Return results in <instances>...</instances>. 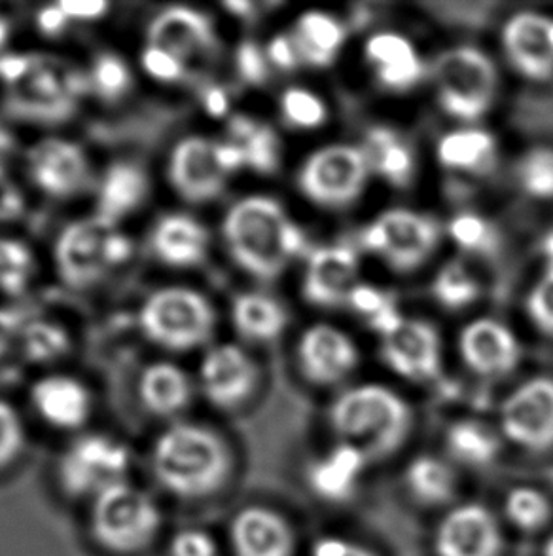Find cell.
<instances>
[{"instance_id":"6da1fadb","label":"cell","mask_w":553,"mask_h":556,"mask_svg":"<svg viewBox=\"0 0 553 556\" xmlns=\"http://www.w3.org/2000/svg\"><path fill=\"white\" fill-rule=\"evenodd\" d=\"M152 473L180 500L209 497L232 473V454L220 437L195 424H175L157 437Z\"/></svg>"},{"instance_id":"7a4b0ae2","label":"cell","mask_w":553,"mask_h":556,"mask_svg":"<svg viewBox=\"0 0 553 556\" xmlns=\"http://www.w3.org/2000/svg\"><path fill=\"white\" fill-rule=\"evenodd\" d=\"M224 238L241 268L260 279L276 278L307 248L304 230L266 195H250L228 211Z\"/></svg>"},{"instance_id":"3957f363","label":"cell","mask_w":553,"mask_h":556,"mask_svg":"<svg viewBox=\"0 0 553 556\" xmlns=\"http://www.w3.org/2000/svg\"><path fill=\"white\" fill-rule=\"evenodd\" d=\"M330 426L339 443L351 444L375 462L402 448L412 429V408L389 388L364 383L334 401Z\"/></svg>"},{"instance_id":"277c9868","label":"cell","mask_w":553,"mask_h":556,"mask_svg":"<svg viewBox=\"0 0 553 556\" xmlns=\"http://www.w3.org/2000/svg\"><path fill=\"white\" fill-rule=\"evenodd\" d=\"M0 80L7 84L8 113L35 124L68 121L86 88L80 73L46 55L2 58Z\"/></svg>"},{"instance_id":"5b68a950","label":"cell","mask_w":553,"mask_h":556,"mask_svg":"<svg viewBox=\"0 0 553 556\" xmlns=\"http://www.w3.org/2000/svg\"><path fill=\"white\" fill-rule=\"evenodd\" d=\"M93 540L114 555H136L154 542L162 527L156 502L129 482L106 490L91 502Z\"/></svg>"},{"instance_id":"8992f818","label":"cell","mask_w":553,"mask_h":556,"mask_svg":"<svg viewBox=\"0 0 553 556\" xmlns=\"http://www.w3.org/2000/svg\"><path fill=\"white\" fill-rule=\"evenodd\" d=\"M129 255L131 241L99 215L68 225L55 245L61 278L78 289L95 283L111 268L126 263Z\"/></svg>"},{"instance_id":"52a82bcc","label":"cell","mask_w":553,"mask_h":556,"mask_svg":"<svg viewBox=\"0 0 553 556\" xmlns=\"http://www.w3.org/2000/svg\"><path fill=\"white\" fill-rule=\"evenodd\" d=\"M434 83L441 109L449 116L476 122L493 103L497 68L478 48L459 46L436 60Z\"/></svg>"},{"instance_id":"ba28073f","label":"cell","mask_w":553,"mask_h":556,"mask_svg":"<svg viewBox=\"0 0 553 556\" xmlns=\"http://www.w3.org/2000/svg\"><path fill=\"white\" fill-rule=\"evenodd\" d=\"M146 337L169 350H192L202 346L215 329V309L195 291L169 287L152 294L141 312Z\"/></svg>"},{"instance_id":"9c48e42d","label":"cell","mask_w":553,"mask_h":556,"mask_svg":"<svg viewBox=\"0 0 553 556\" xmlns=\"http://www.w3.org/2000/svg\"><path fill=\"white\" fill-rule=\"evenodd\" d=\"M131 454L126 444L106 435H83L63 452L57 479L65 494L73 497L101 496L126 481Z\"/></svg>"},{"instance_id":"30bf717a","label":"cell","mask_w":553,"mask_h":556,"mask_svg":"<svg viewBox=\"0 0 553 556\" xmlns=\"http://www.w3.org/2000/svg\"><path fill=\"white\" fill-rule=\"evenodd\" d=\"M370 172L372 167L362 149L330 144L307 159L298 182L307 200L324 207H344L362 194Z\"/></svg>"},{"instance_id":"8fae6325","label":"cell","mask_w":553,"mask_h":556,"mask_svg":"<svg viewBox=\"0 0 553 556\" xmlns=\"http://www.w3.org/2000/svg\"><path fill=\"white\" fill-rule=\"evenodd\" d=\"M440 230L433 218L410 210L385 211L362 233L364 248L382 255L400 271H410L426 263L438 248Z\"/></svg>"},{"instance_id":"7c38bea8","label":"cell","mask_w":553,"mask_h":556,"mask_svg":"<svg viewBox=\"0 0 553 556\" xmlns=\"http://www.w3.org/2000/svg\"><path fill=\"white\" fill-rule=\"evenodd\" d=\"M501 431L510 443L524 451H552V378H532L510 393L501 406Z\"/></svg>"},{"instance_id":"4fadbf2b","label":"cell","mask_w":553,"mask_h":556,"mask_svg":"<svg viewBox=\"0 0 553 556\" xmlns=\"http://www.w3.org/2000/svg\"><path fill=\"white\" fill-rule=\"evenodd\" d=\"M502 530L493 513L481 504L449 509L434 534L436 556H501Z\"/></svg>"},{"instance_id":"5bb4252c","label":"cell","mask_w":553,"mask_h":556,"mask_svg":"<svg viewBox=\"0 0 553 556\" xmlns=\"http://www.w3.org/2000/svg\"><path fill=\"white\" fill-rule=\"evenodd\" d=\"M383 357L390 369L413 382L440 375V337L433 325L419 319H400L383 334Z\"/></svg>"},{"instance_id":"9a60e30c","label":"cell","mask_w":553,"mask_h":556,"mask_svg":"<svg viewBox=\"0 0 553 556\" xmlns=\"http://www.w3.org/2000/svg\"><path fill=\"white\" fill-rule=\"evenodd\" d=\"M169 177L175 190L188 202H209L217 198L224 190L228 177L218 143L203 137L184 139L172 151Z\"/></svg>"},{"instance_id":"2e32d148","label":"cell","mask_w":553,"mask_h":556,"mask_svg":"<svg viewBox=\"0 0 553 556\" xmlns=\"http://www.w3.org/2000/svg\"><path fill=\"white\" fill-rule=\"evenodd\" d=\"M359 258L347 245L314 249L307 258L304 294L314 306L332 308L347 304L357 283Z\"/></svg>"},{"instance_id":"e0dca14e","label":"cell","mask_w":553,"mask_h":556,"mask_svg":"<svg viewBox=\"0 0 553 556\" xmlns=\"http://www.w3.org/2000/svg\"><path fill=\"white\" fill-rule=\"evenodd\" d=\"M29 174L46 194L68 198L88 185L90 164L78 144L46 139L30 149Z\"/></svg>"},{"instance_id":"ac0fdd59","label":"cell","mask_w":553,"mask_h":556,"mask_svg":"<svg viewBox=\"0 0 553 556\" xmlns=\"http://www.w3.org/2000/svg\"><path fill=\"white\" fill-rule=\"evenodd\" d=\"M502 45L512 65L532 80L553 75V20L535 12H519L502 30Z\"/></svg>"},{"instance_id":"d6986e66","label":"cell","mask_w":553,"mask_h":556,"mask_svg":"<svg viewBox=\"0 0 553 556\" xmlns=\"http://www.w3.org/2000/svg\"><path fill=\"white\" fill-rule=\"evenodd\" d=\"M258 370L241 348H213L202 365V383L210 403L220 408H237L255 391Z\"/></svg>"},{"instance_id":"ffe728a7","label":"cell","mask_w":553,"mask_h":556,"mask_svg":"<svg viewBox=\"0 0 553 556\" xmlns=\"http://www.w3.org/2000/svg\"><path fill=\"white\" fill-rule=\"evenodd\" d=\"M298 359L309 382L329 386L357 367L359 354L344 331L332 325H314L299 340Z\"/></svg>"},{"instance_id":"44dd1931","label":"cell","mask_w":553,"mask_h":556,"mask_svg":"<svg viewBox=\"0 0 553 556\" xmlns=\"http://www.w3.org/2000/svg\"><path fill=\"white\" fill-rule=\"evenodd\" d=\"M230 542L235 556H294L296 553L291 522L260 505L245 507L233 517Z\"/></svg>"},{"instance_id":"7402d4cb","label":"cell","mask_w":553,"mask_h":556,"mask_svg":"<svg viewBox=\"0 0 553 556\" xmlns=\"http://www.w3.org/2000/svg\"><path fill=\"white\" fill-rule=\"evenodd\" d=\"M150 46L171 53L187 63L209 52L217 45L215 27L207 15L194 8L172 7L150 23Z\"/></svg>"},{"instance_id":"603a6c76","label":"cell","mask_w":553,"mask_h":556,"mask_svg":"<svg viewBox=\"0 0 553 556\" xmlns=\"http://www.w3.org/2000/svg\"><path fill=\"white\" fill-rule=\"evenodd\" d=\"M461 355L476 375L504 376L516 369L522 350L514 332L494 319H478L461 332Z\"/></svg>"},{"instance_id":"cb8c5ba5","label":"cell","mask_w":553,"mask_h":556,"mask_svg":"<svg viewBox=\"0 0 553 556\" xmlns=\"http://www.w3.org/2000/svg\"><path fill=\"white\" fill-rule=\"evenodd\" d=\"M368 464L362 452L351 444L339 443L322 458L314 459L307 469V482L317 496L342 504L357 494Z\"/></svg>"},{"instance_id":"d4e9b609","label":"cell","mask_w":553,"mask_h":556,"mask_svg":"<svg viewBox=\"0 0 553 556\" xmlns=\"http://www.w3.org/2000/svg\"><path fill=\"white\" fill-rule=\"evenodd\" d=\"M366 60L389 90L413 88L423 76V61L412 42L398 33H377L366 42Z\"/></svg>"},{"instance_id":"484cf974","label":"cell","mask_w":553,"mask_h":556,"mask_svg":"<svg viewBox=\"0 0 553 556\" xmlns=\"http://www.w3.org/2000/svg\"><path fill=\"white\" fill-rule=\"evenodd\" d=\"M33 405L50 426L76 429L90 418V393L67 376H50L33 388Z\"/></svg>"},{"instance_id":"4316f807","label":"cell","mask_w":553,"mask_h":556,"mask_svg":"<svg viewBox=\"0 0 553 556\" xmlns=\"http://www.w3.org/2000/svg\"><path fill=\"white\" fill-rule=\"evenodd\" d=\"M156 255L169 266H195L209 248V236L197 220L187 215L162 218L154 232Z\"/></svg>"},{"instance_id":"83f0119b","label":"cell","mask_w":553,"mask_h":556,"mask_svg":"<svg viewBox=\"0 0 553 556\" xmlns=\"http://www.w3.org/2000/svg\"><path fill=\"white\" fill-rule=\"evenodd\" d=\"M292 40L299 61L313 67H326L344 48L345 29L334 15L311 10L299 17Z\"/></svg>"},{"instance_id":"f1b7e54d","label":"cell","mask_w":553,"mask_h":556,"mask_svg":"<svg viewBox=\"0 0 553 556\" xmlns=\"http://www.w3.org/2000/svg\"><path fill=\"white\" fill-rule=\"evenodd\" d=\"M149 194V179L141 167L133 164H114L106 172L99 190V217L118 223L144 202Z\"/></svg>"},{"instance_id":"f546056e","label":"cell","mask_w":553,"mask_h":556,"mask_svg":"<svg viewBox=\"0 0 553 556\" xmlns=\"http://www.w3.org/2000/svg\"><path fill=\"white\" fill-rule=\"evenodd\" d=\"M406 489L417 504L440 507L455 497L456 475L446 459L436 456L413 458L404 473Z\"/></svg>"},{"instance_id":"4dcf8cb0","label":"cell","mask_w":553,"mask_h":556,"mask_svg":"<svg viewBox=\"0 0 553 556\" xmlns=\"http://www.w3.org/2000/svg\"><path fill=\"white\" fill-rule=\"evenodd\" d=\"M192 388L187 375L169 363H156L141 378V399L150 413L172 416L190 403Z\"/></svg>"},{"instance_id":"1f68e13d","label":"cell","mask_w":553,"mask_h":556,"mask_svg":"<svg viewBox=\"0 0 553 556\" xmlns=\"http://www.w3.org/2000/svg\"><path fill=\"white\" fill-rule=\"evenodd\" d=\"M446 448L459 464L484 469L493 466L499 458L501 439L484 421L459 420L446 433Z\"/></svg>"},{"instance_id":"d6a6232c","label":"cell","mask_w":553,"mask_h":556,"mask_svg":"<svg viewBox=\"0 0 553 556\" xmlns=\"http://www.w3.org/2000/svg\"><path fill=\"white\" fill-rule=\"evenodd\" d=\"M372 172L393 185H408L413 175V154L404 141L389 128H374L362 147Z\"/></svg>"},{"instance_id":"836d02e7","label":"cell","mask_w":553,"mask_h":556,"mask_svg":"<svg viewBox=\"0 0 553 556\" xmlns=\"http://www.w3.org/2000/svg\"><path fill=\"white\" fill-rule=\"evenodd\" d=\"M233 324L243 337L266 342L281 334L286 325V314L266 294H241L233 302Z\"/></svg>"},{"instance_id":"e575fe53","label":"cell","mask_w":553,"mask_h":556,"mask_svg":"<svg viewBox=\"0 0 553 556\" xmlns=\"http://www.w3.org/2000/svg\"><path fill=\"white\" fill-rule=\"evenodd\" d=\"M493 136L478 128L449 131L438 143V160L448 169H478L493 159Z\"/></svg>"},{"instance_id":"d590c367","label":"cell","mask_w":553,"mask_h":556,"mask_svg":"<svg viewBox=\"0 0 553 556\" xmlns=\"http://www.w3.org/2000/svg\"><path fill=\"white\" fill-rule=\"evenodd\" d=\"M230 141L245 152L247 166L260 174H271L279 164V141L275 131L250 118H235L230 126Z\"/></svg>"},{"instance_id":"8d00e7d4","label":"cell","mask_w":553,"mask_h":556,"mask_svg":"<svg viewBox=\"0 0 553 556\" xmlns=\"http://www.w3.org/2000/svg\"><path fill=\"white\" fill-rule=\"evenodd\" d=\"M504 515L512 527L525 534L540 532L550 525L553 509L546 494L532 486H516L504 497Z\"/></svg>"},{"instance_id":"74e56055","label":"cell","mask_w":553,"mask_h":556,"mask_svg":"<svg viewBox=\"0 0 553 556\" xmlns=\"http://www.w3.org/2000/svg\"><path fill=\"white\" fill-rule=\"evenodd\" d=\"M434 296L441 306L449 309H461L478 299V279L461 263H451L441 268L434 279Z\"/></svg>"},{"instance_id":"f35d334b","label":"cell","mask_w":553,"mask_h":556,"mask_svg":"<svg viewBox=\"0 0 553 556\" xmlns=\"http://www.w3.org/2000/svg\"><path fill=\"white\" fill-rule=\"evenodd\" d=\"M347 304L355 312L368 317L382 334L389 332L402 319V316L397 312L395 302L390 301L389 294L374 286L359 283L349 294Z\"/></svg>"},{"instance_id":"ab89813d","label":"cell","mask_w":553,"mask_h":556,"mask_svg":"<svg viewBox=\"0 0 553 556\" xmlns=\"http://www.w3.org/2000/svg\"><path fill=\"white\" fill-rule=\"evenodd\" d=\"M33 256L29 249L14 240H0V291L20 294L29 283Z\"/></svg>"},{"instance_id":"60d3db41","label":"cell","mask_w":553,"mask_h":556,"mask_svg":"<svg viewBox=\"0 0 553 556\" xmlns=\"http://www.w3.org/2000/svg\"><path fill=\"white\" fill-rule=\"evenodd\" d=\"M284 121L298 129L319 128L326 121V106L319 96L306 88H291L281 99Z\"/></svg>"},{"instance_id":"b9f144b4","label":"cell","mask_w":553,"mask_h":556,"mask_svg":"<svg viewBox=\"0 0 553 556\" xmlns=\"http://www.w3.org/2000/svg\"><path fill=\"white\" fill-rule=\"evenodd\" d=\"M23 346L33 362H50L67 352L68 339L57 325L35 321L23 331Z\"/></svg>"},{"instance_id":"7bdbcfd3","label":"cell","mask_w":553,"mask_h":556,"mask_svg":"<svg viewBox=\"0 0 553 556\" xmlns=\"http://www.w3.org/2000/svg\"><path fill=\"white\" fill-rule=\"evenodd\" d=\"M91 84L101 98L106 101H116L128 93L131 73L118 55L106 53L95 61L91 71Z\"/></svg>"},{"instance_id":"ee69618b","label":"cell","mask_w":553,"mask_h":556,"mask_svg":"<svg viewBox=\"0 0 553 556\" xmlns=\"http://www.w3.org/2000/svg\"><path fill=\"white\" fill-rule=\"evenodd\" d=\"M519 181L535 198H553V151L537 149L529 152L519 166Z\"/></svg>"},{"instance_id":"f6af8a7d","label":"cell","mask_w":553,"mask_h":556,"mask_svg":"<svg viewBox=\"0 0 553 556\" xmlns=\"http://www.w3.org/2000/svg\"><path fill=\"white\" fill-rule=\"evenodd\" d=\"M449 236L459 248L466 251H487L493 249V226L486 218L474 213H461L449 223Z\"/></svg>"},{"instance_id":"bcb514c9","label":"cell","mask_w":553,"mask_h":556,"mask_svg":"<svg viewBox=\"0 0 553 556\" xmlns=\"http://www.w3.org/2000/svg\"><path fill=\"white\" fill-rule=\"evenodd\" d=\"M25 435L14 408L0 401V469L12 466L22 454Z\"/></svg>"},{"instance_id":"7dc6e473","label":"cell","mask_w":553,"mask_h":556,"mask_svg":"<svg viewBox=\"0 0 553 556\" xmlns=\"http://www.w3.org/2000/svg\"><path fill=\"white\" fill-rule=\"evenodd\" d=\"M527 309L539 329L553 334V266H548L544 278L532 289Z\"/></svg>"},{"instance_id":"c3c4849f","label":"cell","mask_w":553,"mask_h":556,"mask_svg":"<svg viewBox=\"0 0 553 556\" xmlns=\"http://www.w3.org/2000/svg\"><path fill=\"white\" fill-rule=\"evenodd\" d=\"M169 556H218V547L207 532L190 528L172 538Z\"/></svg>"},{"instance_id":"681fc988","label":"cell","mask_w":553,"mask_h":556,"mask_svg":"<svg viewBox=\"0 0 553 556\" xmlns=\"http://www.w3.org/2000/svg\"><path fill=\"white\" fill-rule=\"evenodd\" d=\"M142 65L149 75L162 83H177L184 75V63L172 58L171 53L164 52L159 48L149 46L142 55Z\"/></svg>"},{"instance_id":"f907efd6","label":"cell","mask_w":553,"mask_h":556,"mask_svg":"<svg viewBox=\"0 0 553 556\" xmlns=\"http://www.w3.org/2000/svg\"><path fill=\"white\" fill-rule=\"evenodd\" d=\"M237 68L245 83L262 84L268 78V55L255 42H243L237 50Z\"/></svg>"},{"instance_id":"816d5d0a","label":"cell","mask_w":553,"mask_h":556,"mask_svg":"<svg viewBox=\"0 0 553 556\" xmlns=\"http://www.w3.org/2000/svg\"><path fill=\"white\" fill-rule=\"evenodd\" d=\"M311 556H377L374 551L368 549L366 545L351 542L347 538L337 535H324L317 540L311 549Z\"/></svg>"},{"instance_id":"f5cc1de1","label":"cell","mask_w":553,"mask_h":556,"mask_svg":"<svg viewBox=\"0 0 553 556\" xmlns=\"http://www.w3.org/2000/svg\"><path fill=\"white\" fill-rule=\"evenodd\" d=\"M266 55L275 67L284 68V71H291L299 63L298 50L288 35H276L268 45Z\"/></svg>"},{"instance_id":"db71d44e","label":"cell","mask_w":553,"mask_h":556,"mask_svg":"<svg viewBox=\"0 0 553 556\" xmlns=\"http://www.w3.org/2000/svg\"><path fill=\"white\" fill-rule=\"evenodd\" d=\"M23 198L14 182L8 179L0 167V220L15 218L22 215Z\"/></svg>"},{"instance_id":"11a10c76","label":"cell","mask_w":553,"mask_h":556,"mask_svg":"<svg viewBox=\"0 0 553 556\" xmlns=\"http://www.w3.org/2000/svg\"><path fill=\"white\" fill-rule=\"evenodd\" d=\"M60 8L63 10V14L67 15L68 22L70 20H82V22H90V20H99V17H103L105 15L106 10H108V4L106 2H91V0H80V2H75V0H67V2H60Z\"/></svg>"},{"instance_id":"9f6ffc18","label":"cell","mask_w":553,"mask_h":556,"mask_svg":"<svg viewBox=\"0 0 553 556\" xmlns=\"http://www.w3.org/2000/svg\"><path fill=\"white\" fill-rule=\"evenodd\" d=\"M67 15L63 14L60 4L57 7H48L38 14V27L50 37H55L63 33V29L67 27Z\"/></svg>"},{"instance_id":"6f0895ef","label":"cell","mask_w":553,"mask_h":556,"mask_svg":"<svg viewBox=\"0 0 553 556\" xmlns=\"http://www.w3.org/2000/svg\"><path fill=\"white\" fill-rule=\"evenodd\" d=\"M17 324H20V317L7 309H0V355L7 354L8 346L17 331Z\"/></svg>"},{"instance_id":"680465c9","label":"cell","mask_w":553,"mask_h":556,"mask_svg":"<svg viewBox=\"0 0 553 556\" xmlns=\"http://www.w3.org/2000/svg\"><path fill=\"white\" fill-rule=\"evenodd\" d=\"M207 109H209L210 113L215 114V116L224 114L226 109H228V101H226L224 91H209V96H207Z\"/></svg>"},{"instance_id":"91938a15","label":"cell","mask_w":553,"mask_h":556,"mask_svg":"<svg viewBox=\"0 0 553 556\" xmlns=\"http://www.w3.org/2000/svg\"><path fill=\"white\" fill-rule=\"evenodd\" d=\"M14 144V139L8 134V129L0 124V154H7Z\"/></svg>"},{"instance_id":"94428289","label":"cell","mask_w":553,"mask_h":556,"mask_svg":"<svg viewBox=\"0 0 553 556\" xmlns=\"http://www.w3.org/2000/svg\"><path fill=\"white\" fill-rule=\"evenodd\" d=\"M544 253L548 256V266H553V232L548 233L544 240Z\"/></svg>"},{"instance_id":"6125c7cd","label":"cell","mask_w":553,"mask_h":556,"mask_svg":"<svg viewBox=\"0 0 553 556\" xmlns=\"http://www.w3.org/2000/svg\"><path fill=\"white\" fill-rule=\"evenodd\" d=\"M8 38V23L0 17V46L4 45L7 42Z\"/></svg>"},{"instance_id":"be15d7a7","label":"cell","mask_w":553,"mask_h":556,"mask_svg":"<svg viewBox=\"0 0 553 556\" xmlns=\"http://www.w3.org/2000/svg\"><path fill=\"white\" fill-rule=\"evenodd\" d=\"M542 556H553V535L548 538L544 547H542Z\"/></svg>"}]
</instances>
